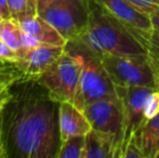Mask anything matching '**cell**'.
Masks as SVG:
<instances>
[{
  "label": "cell",
  "mask_w": 159,
  "mask_h": 158,
  "mask_svg": "<svg viewBox=\"0 0 159 158\" xmlns=\"http://www.w3.org/2000/svg\"><path fill=\"white\" fill-rule=\"evenodd\" d=\"M21 79V74L13 62L0 61V86L13 84Z\"/></svg>",
  "instance_id": "18"
},
{
  "label": "cell",
  "mask_w": 159,
  "mask_h": 158,
  "mask_svg": "<svg viewBox=\"0 0 159 158\" xmlns=\"http://www.w3.org/2000/svg\"><path fill=\"white\" fill-rule=\"evenodd\" d=\"M16 59V52L14 50H12L3 40L0 38V61L14 62Z\"/></svg>",
  "instance_id": "23"
},
{
  "label": "cell",
  "mask_w": 159,
  "mask_h": 158,
  "mask_svg": "<svg viewBox=\"0 0 159 158\" xmlns=\"http://www.w3.org/2000/svg\"><path fill=\"white\" fill-rule=\"evenodd\" d=\"M19 23L22 30L25 34L32 36L40 44L66 46L67 41L64 39V37L39 14L25 17Z\"/></svg>",
  "instance_id": "12"
},
{
  "label": "cell",
  "mask_w": 159,
  "mask_h": 158,
  "mask_svg": "<svg viewBox=\"0 0 159 158\" xmlns=\"http://www.w3.org/2000/svg\"><path fill=\"white\" fill-rule=\"evenodd\" d=\"M145 118L149 120L159 114V90L154 89L145 103Z\"/></svg>",
  "instance_id": "20"
},
{
  "label": "cell",
  "mask_w": 159,
  "mask_h": 158,
  "mask_svg": "<svg viewBox=\"0 0 159 158\" xmlns=\"http://www.w3.org/2000/svg\"><path fill=\"white\" fill-rule=\"evenodd\" d=\"M146 55L151 65L159 66V32H153L146 47Z\"/></svg>",
  "instance_id": "19"
},
{
  "label": "cell",
  "mask_w": 159,
  "mask_h": 158,
  "mask_svg": "<svg viewBox=\"0 0 159 158\" xmlns=\"http://www.w3.org/2000/svg\"><path fill=\"white\" fill-rule=\"evenodd\" d=\"M0 14H1L2 17H3V20L12 19V17H11L10 10H9L8 1H7V0H0Z\"/></svg>",
  "instance_id": "25"
},
{
  "label": "cell",
  "mask_w": 159,
  "mask_h": 158,
  "mask_svg": "<svg viewBox=\"0 0 159 158\" xmlns=\"http://www.w3.org/2000/svg\"><path fill=\"white\" fill-rule=\"evenodd\" d=\"M2 111L3 142L8 157L57 158L61 147L60 103L37 80H20ZM13 89V88H12Z\"/></svg>",
  "instance_id": "1"
},
{
  "label": "cell",
  "mask_w": 159,
  "mask_h": 158,
  "mask_svg": "<svg viewBox=\"0 0 159 158\" xmlns=\"http://www.w3.org/2000/svg\"><path fill=\"white\" fill-rule=\"evenodd\" d=\"M84 158H119V151L109 138L92 129L86 135Z\"/></svg>",
  "instance_id": "13"
},
{
  "label": "cell",
  "mask_w": 159,
  "mask_h": 158,
  "mask_svg": "<svg viewBox=\"0 0 159 158\" xmlns=\"http://www.w3.org/2000/svg\"><path fill=\"white\" fill-rule=\"evenodd\" d=\"M151 19V23L153 26L154 32H159V11H155V12L151 13L148 15Z\"/></svg>",
  "instance_id": "26"
},
{
  "label": "cell",
  "mask_w": 159,
  "mask_h": 158,
  "mask_svg": "<svg viewBox=\"0 0 159 158\" xmlns=\"http://www.w3.org/2000/svg\"><path fill=\"white\" fill-rule=\"evenodd\" d=\"M89 24L78 39L84 49L102 56L104 54H146V49L95 0H88Z\"/></svg>",
  "instance_id": "2"
},
{
  "label": "cell",
  "mask_w": 159,
  "mask_h": 158,
  "mask_svg": "<svg viewBox=\"0 0 159 158\" xmlns=\"http://www.w3.org/2000/svg\"><path fill=\"white\" fill-rule=\"evenodd\" d=\"M53 1H54V0H36V4H37V12H38V14H39L40 12H42V11H43L44 9H46L47 7L49 6V4L52 3Z\"/></svg>",
  "instance_id": "27"
},
{
  "label": "cell",
  "mask_w": 159,
  "mask_h": 158,
  "mask_svg": "<svg viewBox=\"0 0 159 158\" xmlns=\"http://www.w3.org/2000/svg\"><path fill=\"white\" fill-rule=\"evenodd\" d=\"M7 151L3 142V116L2 112H0V158H7Z\"/></svg>",
  "instance_id": "24"
},
{
  "label": "cell",
  "mask_w": 159,
  "mask_h": 158,
  "mask_svg": "<svg viewBox=\"0 0 159 158\" xmlns=\"http://www.w3.org/2000/svg\"><path fill=\"white\" fill-rule=\"evenodd\" d=\"M82 70V56L80 53L65 48V52L37 81L46 88L54 101L74 102L79 87Z\"/></svg>",
  "instance_id": "4"
},
{
  "label": "cell",
  "mask_w": 159,
  "mask_h": 158,
  "mask_svg": "<svg viewBox=\"0 0 159 158\" xmlns=\"http://www.w3.org/2000/svg\"><path fill=\"white\" fill-rule=\"evenodd\" d=\"M84 113L88 117L92 129L106 135L121 152L122 144V108L120 100H102L87 105Z\"/></svg>",
  "instance_id": "9"
},
{
  "label": "cell",
  "mask_w": 159,
  "mask_h": 158,
  "mask_svg": "<svg viewBox=\"0 0 159 158\" xmlns=\"http://www.w3.org/2000/svg\"><path fill=\"white\" fill-rule=\"evenodd\" d=\"M66 49L80 53L82 56V70L79 87L73 103L80 110L87 105L102 100H118V93L111 76L98 56L75 41H68Z\"/></svg>",
  "instance_id": "3"
},
{
  "label": "cell",
  "mask_w": 159,
  "mask_h": 158,
  "mask_svg": "<svg viewBox=\"0 0 159 158\" xmlns=\"http://www.w3.org/2000/svg\"><path fill=\"white\" fill-rule=\"evenodd\" d=\"M11 17L20 22L25 17L38 14L36 0H7Z\"/></svg>",
  "instance_id": "17"
},
{
  "label": "cell",
  "mask_w": 159,
  "mask_h": 158,
  "mask_svg": "<svg viewBox=\"0 0 159 158\" xmlns=\"http://www.w3.org/2000/svg\"><path fill=\"white\" fill-rule=\"evenodd\" d=\"M2 21H3V17H2V16H1V14H0V23H1Z\"/></svg>",
  "instance_id": "28"
},
{
  "label": "cell",
  "mask_w": 159,
  "mask_h": 158,
  "mask_svg": "<svg viewBox=\"0 0 159 158\" xmlns=\"http://www.w3.org/2000/svg\"><path fill=\"white\" fill-rule=\"evenodd\" d=\"M22 34L23 32L20 23L15 20H3L0 23V38L16 53L24 48Z\"/></svg>",
  "instance_id": "15"
},
{
  "label": "cell",
  "mask_w": 159,
  "mask_h": 158,
  "mask_svg": "<svg viewBox=\"0 0 159 158\" xmlns=\"http://www.w3.org/2000/svg\"><path fill=\"white\" fill-rule=\"evenodd\" d=\"M86 135H75L61 143L57 158H84Z\"/></svg>",
  "instance_id": "16"
},
{
  "label": "cell",
  "mask_w": 159,
  "mask_h": 158,
  "mask_svg": "<svg viewBox=\"0 0 159 158\" xmlns=\"http://www.w3.org/2000/svg\"><path fill=\"white\" fill-rule=\"evenodd\" d=\"M145 49L153 35L151 19L127 0H95Z\"/></svg>",
  "instance_id": "8"
},
{
  "label": "cell",
  "mask_w": 159,
  "mask_h": 158,
  "mask_svg": "<svg viewBox=\"0 0 159 158\" xmlns=\"http://www.w3.org/2000/svg\"><path fill=\"white\" fill-rule=\"evenodd\" d=\"M65 52L63 46H43L22 49L13 62L21 74L20 80H37Z\"/></svg>",
  "instance_id": "10"
},
{
  "label": "cell",
  "mask_w": 159,
  "mask_h": 158,
  "mask_svg": "<svg viewBox=\"0 0 159 158\" xmlns=\"http://www.w3.org/2000/svg\"><path fill=\"white\" fill-rule=\"evenodd\" d=\"M135 8L141 10L142 12L149 15L151 13L159 11V0H127Z\"/></svg>",
  "instance_id": "21"
},
{
  "label": "cell",
  "mask_w": 159,
  "mask_h": 158,
  "mask_svg": "<svg viewBox=\"0 0 159 158\" xmlns=\"http://www.w3.org/2000/svg\"><path fill=\"white\" fill-rule=\"evenodd\" d=\"M133 140L144 158H157L159 152V114L146 121V124L138 131Z\"/></svg>",
  "instance_id": "14"
},
{
  "label": "cell",
  "mask_w": 159,
  "mask_h": 158,
  "mask_svg": "<svg viewBox=\"0 0 159 158\" xmlns=\"http://www.w3.org/2000/svg\"><path fill=\"white\" fill-rule=\"evenodd\" d=\"M13 84H2V86H0V112L3 111L6 105L12 99Z\"/></svg>",
  "instance_id": "22"
},
{
  "label": "cell",
  "mask_w": 159,
  "mask_h": 158,
  "mask_svg": "<svg viewBox=\"0 0 159 158\" xmlns=\"http://www.w3.org/2000/svg\"><path fill=\"white\" fill-rule=\"evenodd\" d=\"M157 158H159V152H158V154H157Z\"/></svg>",
  "instance_id": "29"
},
{
  "label": "cell",
  "mask_w": 159,
  "mask_h": 158,
  "mask_svg": "<svg viewBox=\"0 0 159 158\" xmlns=\"http://www.w3.org/2000/svg\"><path fill=\"white\" fill-rule=\"evenodd\" d=\"M118 97L122 108V144L121 153L126 145L133 139L138 131L146 124L145 118V103L148 95L154 90V87H129V88H116Z\"/></svg>",
  "instance_id": "7"
},
{
  "label": "cell",
  "mask_w": 159,
  "mask_h": 158,
  "mask_svg": "<svg viewBox=\"0 0 159 158\" xmlns=\"http://www.w3.org/2000/svg\"><path fill=\"white\" fill-rule=\"evenodd\" d=\"M89 14L88 0H54L39 13L67 42L78 39L86 32Z\"/></svg>",
  "instance_id": "6"
},
{
  "label": "cell",
  "mask_w": 159,
  "mask_h": 158,
  "mask_svg": "<svg viewBox=\"0 0 159 158\" xmlns=\"http://www.w3.org/2000/svg\"><path fill=\"white\" fill-rule=\"evenodd\" d=\"M100 59L116 88H156L155 75L146 54H104Z\"/></svg>",
  "instance_id": "5"
},
{
  "label": "cell",
  "mask_w": 159,
  "mask_h": 158,
  "mask_svg": "<svg viewBox=\"0 0 159 158\" xmlns=\"http://www.w3.org/2000/svg\"><path fill=\"white\" fill-rule=\"evenodd\" d=\"M59 124L61 143L75 135H87L92 130V126L84 111L68 101L60 103Z\"/></svg>",
  "instance_id": "11"
}]
</instances>
